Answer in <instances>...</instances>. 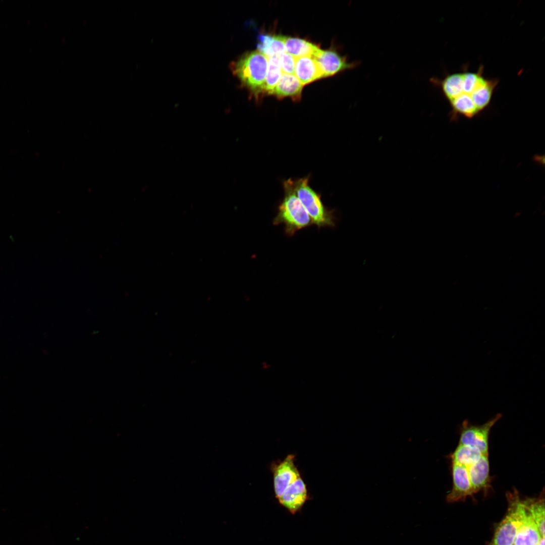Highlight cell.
<instances>
[{"instance_id":"6da1fadb","label":"cell","mask_w":545,"mask_h":545,"mask_svg":"<svg viewBox=\"0 0 545 545\" xmlns=\"http://www.w3.org/2000/svg\"><path fill=\"white\" fill-rule=\"evenodd\" d=\"M287 181L309 215L312 225L318 228L336 226L334 211L324 205L319 194L309 186L308 177Z\"/></svg>"},{"instance_id":"7a4b0ae2","label":"cell","mask_w":545,"mask_h":545,"mask_svg":"<svg viewBox=\"0 0 545 545\" xmlns=\"http://www.w3.org/2000/svg\"><path fill=\"white\" fill-rule=\"evenodd\" d=\"M285 194L274 219L275 226L283 224L289 236L312 225L311 220L288 181L284 182Z\"/></svg>"},{"instance_id":"3957f363","label":"cell","mask_w":545,"mask_h":545,"mask_svg":"<svg viewBox=\"0 0 545 545\" xmlns=\"http://www.w3.org/2000/svg\"><path fill=\"white\" fill-rule=\"evenodd\" d=\"M268 66V58L258 50L244 54L231 65L233 73L242 85L257 93L262 90Z\"/></svg>"},{"instance_id":"277c9868","label":"cell","mask_w":545,"mask_h":545,"mask_svg":"<svg viewBox=\"0 0 545 545\" xmlns=\"http://www.w3.org/2000/svg\"><path fill=\"white\" fill-rule=\"evenodd\" d=\"M508 512L500 523L491 545H513L517 532L527 512L525 500H521L516 489L507 494Z\"/></svg>"},{"instance_id":"5b68a950","label":"cell","mask_w":545,"mask_h":545,"mask_svg":"<svg viewBox=\"0 0 545 545\" xmlns=\"http://www.w3.org/2000/svg\"><path fill=\"white\" fill-rule=\"evenodd\" d=\"M501 416V414H498L481 425H474L467 420H464L460 428L459 444L475 448L482 454L488 455L489 432Z\"/></svg>"},{"instance_id":"8992f818","label":"cell","mask_w":545,"mask_h":545,"mask_svg":"<svg viewBox=\"0 0 545 545\" xmlns=\"http://www.w3.org/2000/svg\"><path fill=\"white\" fill-rule=\"evenodd\" d=\"M295 457L294 454H290L283 460L274 461L270 464L275 495L277 499L291 483L301 476L295 464Z\"/></svg>"},{"instance_id":"52a82bcc","label":"cell","mask_w":545,"mask_h":545,"mask_svg":"<svg viewBox=\"0 0 545 545\" xmlns=\"http://www.w3.org/2000/svg\"><path fill=\"white\" fill-rule=\"evenodd\" d=\"M317 63L323 77H330L343 71L357 67L359 61L350 62L346 56L341 55L334 49L319 48L312 57Z\"/></svg>"},{"instance_id":"ba28073f","label":"cell","mask_w":545,"mask_h":545,"mask_svg":"<svg viewBox=\"0 0 545 545\" xmlns=\"http://www.w3.org/2000/svg\"><path fill=\"white\" fill-rule=\"evenodd\" d=\"M452 488L447 496V501L453 503L464 500L472 496L475 492L470 481L467 467L451 462Z\"/></svg>"},{"instance_id":"9c48e42d","label":"cell","mask_w":545,"mask_h":545,"mask_svg":"<svg viewBox=\"0 0 545 545\" xmlns=\"http://www.w3.org/2000/svg\"><path fill=\"white\" fill-rule=\"evenodd\" d=\"M306 484L301 476L291 483L278 499L281 505L292 514H295L308 499Z\"/></svg>"},{"instance_id":"30bf717a","label":"cell","mask_w":545,"mask_h":545,"mask_svg":"<svg viewBox=\"0 0 545 545\" xmlns=\"http://www.w3.org/2000/svg\"><path fill=\"white\" fill-rule=\"evenodd\" d=\"M467 468L475 494L489 488L491 480L488 455H482L476 462Z\"/></svg>"},{"instance_id":"8fae6325","label":"cell","mask_w":545,"mask_h":545,"mask_svg":"<svg viewBox=\"0 0 545 545\" xmlns=\"http://www.w3.org/2000/svg\"><path fill=\"white\" fill-rule=\"evenodd\" d=\"M294 74L303 85L323 77L317 63L311 56L296 58Z\"/></svg>"},{"instance_id":"7c38bea8","label":"cell","mask_w":545,"mask_h":545,"mask_svg":"<svg viewBox=\"0 0 545 545\" xmlns=\"http://www.w3.org/2000/svg\"><path fill=\"white\" fill-rule=\"evenodd\" d=\"M541 537L537 526L527 508L526 513L518 530L513 545H537Z\"/></svg>"},{"instance_id":"4fadbf2b","label":"cell","mask_w":545,"mask_h":545,"mask_svg":"<svg viewBox=\"0 0 545 545\" xmlns=\"http://www.w3.org/2000/svg\"><path fill=\"white\" fill-rule=\"evenodd\" d=\"M303 85L295 75L282 73L281 77L275 87L272 94L279 97H300Z\"/></svg>"},{"instance_id":"5bb4252c","label":"cell","mask_w":545,"mask_h":545,"mask_svg":"<svg viewBox=\"0 0 545 545\" xmlns=\"http://www.w3.org/2000/svg\"><path fill=\"white\" fill-rule=\"evenodd\" d=\"M284 36L261 35L259 36L258 50L267 58H279L286 52L284 41Z\"/></svg>"},{"instance_id":"9a60e30c","label":"cell","mask_w":545,"mask_h":545,"mask_svg":"<svg viewBox=\"0 0 545 545\" xmlns=\"http://www.w3.org/2000/svg\"><path fill=\"white\" fill-rule=\"evenodd\" d=\"M284 41L287 52L295 58L313 57L319 48L303 39L284 36Z\"/></svg>"},{"instance_id":"2e32d148","label":"cell","mask_w":545,"mask_h":545,"mask_svg":"<svg viewBox=\"0 0 545 545\" xmlns=\"http://www.w3.org/2000/svg\"><path fill=\"white\" fill-rule=\"evenodd\" d=\"M483 454L477 449L458 444L450 456L451 462L469 467L476 462Z\"/></svg>"},{"instance_id":"e0dca14e","label":"cell","mask_w":545,"mask_h":545,"mask_svg":"<svg viewBox=\"0 0 545 545\" xmlns=\"http://www.w3.org/2000/svg\"><path fill=\"white\" fill-rule=\"evenodd\" d=\"M282 73L279 58L273 57L268 58L267 70L261 91L272 94Z\"/></svg>"},{"instance_id":"ac0fdd59","label":"cell","mask_w":545,"mask_h":545,"mask_svg":"<svg viewBox=\"0 0 545 545\" xmlns=\"http://www.w3.org/2000/svg\"><path fill=\"white\" fill-rule=\"evenodd\" d=\"M527 508L535 522L541 537H544V502L543 498L525 500Z\"/></svg>"},{"instance_id":"d6986e66","label":"cell","mask_w":545,"mask_h":545,"mask_svg":"<svg viewBox=\"0 0 545 545\" xmlns=\"http://www.w3.org/2000/svg\"><path fill=\"white\" fill-rule=\"evenodd\" d=\"M453 111L467 118H472L479 112L472 99L465 94H461L449 101Z\"/></svg>"},{"instance_id":"ffe728a7","label":"cell","mask_w":545,"mask_h":545,"mask_svg":"<svg viewBox=\"0 0 545 545\" xmlns=\"http://www.w3.org/2000/svg\"><path fill=\"white\" fill-rule=\"evenodd\" d=\"M279 59L283 73L294 75L296 64V58L285 52L281 54Z\"/></svg>"},{"instance_id":"44dd1931","label":"cell","mask_w":545,"mask_h":545,"mask_svg":"<svg viewBox=\"0 0 545 545\" xmlns=\"http://www.w3.org/2000/svg\"><path fill=\"white\" fill-rule=\"evenodd\" d=\"M537 545H544V537H541Z\"/></svg>"},{"instance_id":"7402d4cb","label":"cell","mask_w":545,"mask_h":545,"mask_svg":"<svg viewBox=\"0 0 545 545\" xmlns=\"http://www.w3.org/2000/svg\"><path fill=\"white\" fill-rule=\"evenodd\" d=\"M262 364L265 365V366H262L263 368L265 369H267L268 368L269 364L267 363H262Z\"/></svg>"},{"instance_id":"603a6c76","label":"cell","mask_w":545,"mask_h":545,"mask_svg":"<svg viewBox=\"0 0 545 545\" xmlns=\"http://www.w3.org/2000/svg\"></svg>"}]
</instances>
